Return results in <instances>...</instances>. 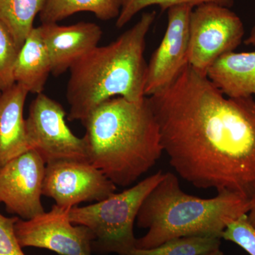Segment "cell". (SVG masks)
Masks as SVG:
<instances>
[{"label":"cell","instance_id":"277c9868","mask_svg":"<svg viewBox=\"0 0 255 255\" xmlns=\"http://www.w3.org/2000/svg\"><path fill=\"white\" fill-rule=\"evenodd\" d=\"M249 210L250 199L239 193L221 191L214 198L196 197L181 189L175 174L165 172L137 214V226L148 231L137 238L135 249H151L189 236L221 239L228 225Z\"/></svg>","mask_w":255,"mask_h":255},{"label":"cell","instance_id":"52a82bcc","mask_svg":"<svg viewBox=\"0 0 255 255\" xmlns=\"http://www.w3.org/2000/svg\"><path fill=\"white\" fill-rule=\"evenodd\" d=\"M65 115L63 106L43 93L37 95L30 105L26 119L28 142L46 164L59 161L90 162L85 137L72 132Z\"/></svg>","mask_w":255,"mask_h":255},{"label":"cell","instance_id":"44dd1931","mask_svg":"<svg viewBox=\"0 0 255 255\" xmlns=\"http://www.w3.org/2000/svg\"><path fill=\"white\" fill-rule=\"evenodd\" d=\"M222 238L236 243L250 255H255V228L250 222L248 214H243L228 225Z\"/></svg>","mask_w":255,"mask_h":255},{"label":"cell","instance_id":"cb8c5ba5","mask_svg":"<svg viewBox=\"0 0 255 255\" xmlns=\"http://www.w3.org/2000/svg\"><path fill=\"white\" fill-rule=\"evenodd\" d=\"M244 43L247 46H255V23L253 28H252L249 36L247 37L246 39L245 40Z\"/></svg>","mask_w":255,"mask_h":255},{"label":"cell","instance_id":"8992f818","mask_svg":"<svg viewBox=\"0 0 255 255\" xmlns=\"http://www.w3.org/2000/svg\"><path fill=\"white\" fill-rule=\"evenodd\" d=\"M244 34L243 21L230 8L214 3L195 6L189 21V65L206 75L218 58L241 44Z\"/></svg>","mask_w":255,"mask_h":255},{"label":"cell","instance_id":"7c38bea8","mask_svg":"<svg viewBox=\"0 0 255 255\" xmlns=\"http://www.w3.org/2000/svg\"><path fill=\"white\" fill-rule=\"evenodd\" d=\"M38 27L49 55L52 73L55 76L65 73L98 46L103 35L98 24L85 21L69 26L42 23Z\"/></svg>","mask_w":255,"mask_h":255},{"label":"cell","instance_id":"5b68a950","mask_svg":"<svg viewBox=\"0 0 255 255\" xmlns=\"http://www.w3.org/2000/svg\"><path fill=\"white\" fill-rule=\"evenodd\" d=\"M164 174L159 171L133 187L91 205L74 206L69 211V218L73 224L86 226L92 231L94 251L128 255L135 249L133 227L140 207Z\"/></svg>","mask_w":255,"mask_h":255},{"label":"cell","instance_id":"e0dca14e","mask_svg":"<svg viewBox=\"0 0 255 255\" xmlns=\"http://www.w3.org/2000/svg\"><path fill=\"white\" fill-rule=\"evenodd\" d=\"M46 0H0V23L20 50L34 28Z\"/></svg>","mask_w":255,"mask_h":255},{"label":"cell","instance_id":"8fae6325","mask_svg":"<svg viewBox=\"0 0 255 255\" xmlns=\"http://www.w3.org/2000/svg\"><path fill=\"white\" fill-rule=\"evenodd\" d=\"M190 5L167 9V26L163 38L147 65L145 97H150L170 85L189 65Z\"/></svg>","mask_w":255,"mask_h":255},{"label":"cell","instance_id":"d6986e66","mask_svg":"<svg viewBox=\"0 0 255 255\" xmlns=\"http://www.w3.org/2000/svg\"><path fill=\"white\" fill-rule=\"evenodd\" d=\"M205 3H214L231 8L234 0H124L116 26L119 28L124 27L137 13L150 6L157 5L162 11H165L179 5L187 4L195 7Z\"/></svg>","mask_w":255,"mask_h":255},{"label":"cell","instance_id":"2e32d148","mask_svg":"<svg viewBox=\"0 0 255 255\" xmlns=\"http://www.w3.org/2000/svg\"><path fill=\"white\" fill-rule=\"evenodd\" d=\"M124 0H46L39 16L42 23H58L82 11L103 21L117 18Z\"/></svg>","mask_w":255,"mask_h":255},{"label":"cell","instance_id":"5bb4252c","mask_svg":"<svg viewBox=\"0 0 255 255\" xmlns=\"http://www.w3.org/2000/svg\"><path fill=\"white\" fill-rule=\"evenodd\" d=\"M210 81L228 98L255 95V51H232L218 58L208 70Z\"/></svg>","mask_w":255,"mask_h":255},{"label":"cell","instance_id":"4fadbf2b","mask_svg":"<svg viewBox=\"0 0 255 255\" xmlns=\"http://www.w3.org/2000/svg\"><path fill=\"white\" fill-rule=\"evenodd\" d=\"M28 92L15 83L0 96V168L31 150L23 117Z\"/></svg>","mask_w":255,"mask_h":255},{"label":"cell","instance_id":"ffe728a7","mask_svg":"<svg viewBox=\"0 0 255 255\" xmlns=\"http://www.w3.org/2000/svg\"><path fill=\"white\" fill-rule=\"evenodd\" d=\"M17 47L9 33L0 23V92L15 84L13 69L17 56Z\"/></svg>","mask_w":255,"mask_h":255},{"label":"cell","instance_id":"ac0fdd59","mask_svg":"<svg viewBox=\"0 0 255 255\" xmlns=\"http://www.w3.org/2000/svg\"><path fill=\"white\" fill-rule=\"evenodd\" d=\"M221 239L204 236L174 238L151 249H135L128 255H204L220 251Z\"/></svg>","mask_w":255,"mask_h":255},{"label":"cell","instance_id":"3957f363","mask_svg":"<svg viewBox=\"0 0 255 255\" xmlns=\"http://www.w3.org/2000/svg\"><path fill=\"white\" fill-rule=\"evenodd\" d=\"M155 11L145 12L115 41L97 46L70 69L66 98L68 119L84 122L106 101L122 97L130 102L145 98L146 37Z\"/></svg>","mask_w":255,"mask_h":255},{"label":"cell","instance_id":"9c48e42d","mask_svg":"<svg viewBox=\"0 0 255 255\" xmlns=\"http://www.w3.org/2000/svg\"><path fill=\"white\" fill-rule=\"evenodd\" d=\"M117 191V186L90 162L59 161L47 164L43 196L71 209L82 202L100 201Z\"/></svg>","mask_w":255,"mask_h":255},{"label":"cell","instance_id":"484cf974","mask_svg":"<svg viewBox=\"0 0 255 255\" xmlns=\"http://www.w3.org/2000/svg\"><path fill=\"white\" fill-rule=\"evenodd\" d=\"M1 92H0V96H1Z\"/></svg>","mask_w":255,"mask_h":255},{"label":"cell","instance_id":"6da1fadb","mask_svg":"<svg viewBox=\"0 0 255 255\" xmlns=\"http://www.w3.org/2000/svg\"><path fill=\"white\" fill-rule=\"evenodd\" d=\"M148 97L169 164L198 189L255 193V101L228 98L187 65Z\"/></svg>","mask_w":255,"mask_h":255},{"label":"cell","instance_id":"603a6c76","mask_svg":"<svg viewBox=\"0 0 255 255\" xmlns=\"http://www.w3.org/2000/svg\"><path fill=\"white\" fill-rule=\"evenodd\" d=\"M248 219L255 228V193L250 199V210L248 213Z\"/></svg>","mask_w":255,"mask_h":255},{"label":"cell","instance_id":"ba28073f","mask_svg":"<svg viewBox=\"0 0 255 255\" xmlns=\"http://www.w3.org/2000/svg\"><path fill=\"white\" fill-rule=\"evenodd\" d=\"M68 208L53 205L29 220L18 218L15 233L22 248H41L60 255H92L95 236L86 226L75 225Z\"/></svg>","mask_w":255,"mask_h":255},{"label":"cell","instance_id":"30bf717a","mask_svg":"<svg viewBox=\"0 0 255 255\" xmlns=\"http://www.w3.org/2000/svg\"><path fill=\"white\" fill-rule=\"evenodd\" d=\"M46 164L36 150L23 152L0 168V203L23 220L45 212L42 205Z\"/></svg>","mask_w":255,"mask_h":255},{"label":"cell","instance_id":"d4e9b609","mask_svg":"<svg viewBox=\"0 0 255 255\" xmlns=\"http://www.w3.org/2000/svg\"><path fill=\"white\" fill-rule=\"evenodd\" d=\"M204 255H223V253L220 250V251L213 252V253H209V254Z\"/></svg>","mask_w":255,"mask_h":255},{"label":"cell","instance_id":"9a60e30c","mask_svg":"<svg viewBox=\"0 0 255 255\" xmlns=\"http://www.w3.org/2000/svg\"><path fill=\"white\" fill-rule=\"evenodd\" d=\"M52 73L48 50L42 38L39 27H35L18 50L15 60L14 82L28 93H43L47 80Z\"/></svg>","mask_w":255,"mask_h":255},{"label":"cell","instance_id":"7a4b0ae2","mask_svg":"<svg viewBox=\"0 0 255 255\" xmlns=\"http://www.w3.org/2000/svg\"><path fill=\"white\" fill-rule=\"evenodd\" d=\"M89 160L116 186L128 187L163 153L160 132L148 97L140 102L114 97L82 122Z\"/></svg>","mask_w":255,"mask_h":255},{"label":"cell","instance_id":"7402d4cb","mask_svg":"<svg viewBox=\"0 0 255 255\" xmlns=\"http://www.w3.org/2000/svg\"><path fill=\"white\" fill-rule=\"evenodd\" d=\"M18 219L17 216L5 217L0 214V255H26L15 233Z\"/></svg>","mask_w":255,"mask_h":255}]
</instances>
